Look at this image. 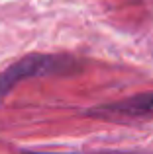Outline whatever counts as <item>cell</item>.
<instances>
[{
  "label": "cell",
  "instance_id": "obj_1",
  "mask_svg": "<svg viewBox=\"0 0 153 154\" xmlns=\"http://www.w3.org/2000/svg\"><path fill=\"white\" fill-rule=\"evenodd\" d=\"M79 60L71 55H43L30 53L20 60L12 63L4 72H0V103L8 98L12 90L24 80L45 78V76H71L80 70Z\"/></svg>",
  "mask_w": 153,
  "mask_h": 154
},
{
  "label": "cell",
  "instance_id": "obj_2",
  "mask_svg": "<svg viewBox=\"0 0 153 154\" xmlns=\"http://www.w3.org/2000/svg\"><path fill=\"white\" fill-rule=\"evenodd\" d=\"M92 115H122V117H142L153 113V92L132 96L122 102L106 103L92 109Z\"/></svg>",
  "mask_w": 153,
  "mask_h": 154
},
{
  "label": "cell",
  "instance_id": "obj_3",
  "mask_svg": "<svg viewBox=\"0 0 153 154\" xmlns=\"http://www.w3.org/2000/svg\"><path fill=\"white\" fill-rule=\"evenodd\" d=\"M22 154H59V152H35V150H22ZM67 154V152H61ZM96 154H126V152H96Z\"/></svg>",
  "mask_w": 153,
  "mask_h": 154
}]
</instances>
